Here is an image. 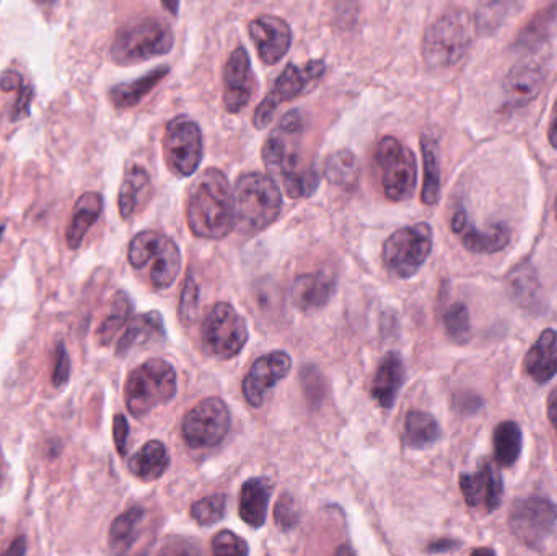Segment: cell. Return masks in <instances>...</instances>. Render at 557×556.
I'll return each instance as SVG.
<instances>
[{"label": "cell", "mask_w": 557, "mask_h": 556, "mask_svg": "<svg viewBox=\"0 0 557 556\" xmlns=\"http://www.w3.org/2000/svg\"><path fill=\"white\" fill-rule=\"evenodd\" d=\"M303 118L289 111L269 134L263 146V162L268 172L282 181L287 196L310 198L318 190L320 175L302 155Z\"/></svg>", "instance_id": "6da1fadb"}, {"label": "cell", "mask_w": 557, "mask_h": 556, "mask_svg": "<svg viewBox=\"0 0 557 556\" xmlns=\"http://www.w3.org/2000/svg\"><path fill=\"white\" fill-rule=\"evenodd\" d=\"M188 226L196 237L220 240L227 237L235 227L233 191L224 172L219 168H207L189 191Z\"/></svg>", "instance_id": "7a4b0ae2"}, {"label": "cell", "mask_w": 557, "mask_h": 556, "mask_svg": "<svg viewBox=\"0 0 557 556\" xmlns=\"http://www.w3.org/2000/svg\"><path fill=\"white\" fill-rule=\"evenodd\" d=\"M235 227L245 235L268 229L281 214L282 195L274 178L264 173H245L233 190Z\"/></svg>", "instance_id": "3957f363"}, {"label": "cell", "mask_w": 557, "mask_h": 556, "mask_svg": "<svg viewBox=\"0 0 557 556\" xmlns=\"http://www.w3.org/2000/svg\"><path fill=\"white\" fill-rule=\"evenodd\" d=\"M476 33L474 17L466 10H448L427 28L422 40V58L430 69L455 67L470 51Z\"/></svg>", "instance_id": "277c9868"}, {"label": "cell", "mask_w": 557, "mask_h": 556, "mask_svg": "<svg viewBox=\"0 0 557 556\" xmlns=\"http://www.w3.org/2000/svg\"><path fill=\"white\" fill-rule=\"evenodd\" d=\"M175 36L158 18H142L119 28L110 56L118 66H134L172 51Z\"/></svg>", "instance_id": "5b68a950"}, {"label": "cell", "mask_w": 557, "mask_h": 556, "mask_svg": "<svg viewBox=\"0 0 557 556\" xmlns=\"http://www.w3.org/2000/svg\"><path fill=\"white\" fill-rule=\"evenodd\" d=\"M176 395L175 367L163 359H149L129 374L124 400L134 418H144Z\"/></svg>", "instance_id": "8992f818"}, {"label": "cell", "mask_w": 557, "mask_h": 556, "mask_svg": "<svg viewBox=\"0 0 557 556\" xmlns=\"http://www.w3.org/2000/svg\"><path fill=\"white\" fill-rule=\"evenodd\" d=\"M129 263L134 270L149 266L150 284L155 289H168L181 270V252L175 240L158 230H144L129 243Z\"/></svg>", "instance_id": "52a82bcc"}, {"label": "cell", "mask_w": 557, "mask_h": 556, "mask_svg": "<svg viewBox=\"0 0 557 556\" xmlns=\"http://www.w3.org/2000/svg\"><path fill=\"white\" fill-rule=\"evenodd\" d=\"M375 165L386 198L395 203L413 198L417 185V164L409 147L396 137H383L375 151Z\"/></svg>", "instance_id": "ba28073f"}, {"label": "cell", "mask_w": 557, "mask_h": 556, "mask_svg": "<svg viewBox=\"0 0 557 556\" xmlns=\"http://www.w3.org/2000/svg\"><path fill=\"white\" fill-rule=\"evenodd\" d=\"M248 336L245 318L227 302L215 304L202 322V349L215 359L229 361L238 356Z\"/></svg>", "instance_id": "9c48e42d"}, {"label": "cell", "mask_w": 557, "mask_h": 556, "mask_svg": "<svg viewBox=\"0 0 557 556\" xmlns=\"http://www.w3.org/2000/svg\"><path fill=\"white\" fill-rule=\"evenodd\" d=\"M432 227L426 222L396 230L383 243L386 268L398 278H413L432 252Z\"/></svg>", "instance_id": "30bf717a"}, {"label": "cell", "mask_w": 557, "mask_h": 556, "mask_svg": "<svg viewBox=\"0 0 557 556\" xmlns=\"http://www.w3.org/2000/svg\"><path fill=\"white\" fill-rule=\"evenodd\" d=\"M325 61H310L305 66L287 64L281 76L277 77L268 95L259 103L253 116L256 129H264L271 123L276 113L277 106L282 103L292 102L307 92L321 77L325 76Z\"/></svg>", "instance_id": "8fae6325"}, {"label": "cell", "mask_w": 557, "mask_h": 556, "mask_svg": "<svg viewBox=\"0 0 557 556\" xmlns=\"http://www.w3.org/2000/svg\"><path fill=\"white\" fill-rule=\"evenodd\" d=\"M556 524V504L543 496L518 499L510 511V529L531 550L543 547L556 529Z\"/></svg>", "instance_id": "7c38bea8"}, {"label": "cell", "mask_w": 557, "mask_h": 556, "mask_svg": "<svg viewBox=\"0 0 557 556\" xmlns=\"http://www.w3.org/2000/svg\"><path fill=\"white\" fill-rule=\"evenodd\" d=\"M232 416L222 398L202 400L186 413L183 420V437L191 449H209L219 446L229 433Z\"/></svg>", "instance_id": "4fadbf2b"}, {"label": "cell", "mask_w": 557, "mask_h": 556, "mask_svg": "<svg viewBox=\"0 0 557 556\" xmlns=\"http://www.w3.org/2000/svg\"><path fill=\"white\" fill-rule=\"evenodd\" d=\"M163 152L178 177H191L198 172L202 160V133L198 123L186 116L170 121L163 137Z\"/></svg>", "instance_id": "5bb4252c"}, {"label": "cell", "mask_w": 557, "mask_h": 556, "mask_svg": "<svg viewBox=\"0 0 557 556\" xmlns=\"http://www.w3.org/2000/svg\"><path fill=\"white\" fill-rule=\"evenodd\" d=\"M292 359L284 351H272L256 359L250 371L243 379V395L246 402L259 408L266 400V395L279 384L282 379L289 376Z\"/></svg>", "instance_id": "9a60e30c"}, {"label": "cell", "mask_w": 557, "mask_h": 556, "mask_svg": "<svg viewBox=\"0 0 557 556\" xmlns=\"http://www.w3.org/2000/svg\"><path fill=\"white\" fill-rule=\"evenodd\" d=\"M255 90V76L250 56L243 46L233 49L224 72V106L229 113H240L250 103Z\"/></svg>", "instance_id": "2e32d148"}, {"label": "cell", "mask_w": 557, "mask_h": 556, "mask_svg": "<svg viewBox=\"0 0 557 556\" xmlns=\"http://www.w3.org/2000/svg\"><path fill=\"white\" fill-rule=\"evenodd\" d=\"M248 30L264 64L274 66L289 53L292 31L286 20L274 15H261L250 23Z\"/></svg>", "instance_id": "e0dca14e"}, {"label": "cell", "mask_w": 557, "mask_h": 556, "mask_svg": "<svg viewBox=\"0 0 557 556\" xmlns=\"http://www.w3.org/2000/svg\"><path fill=\"white\" fill-rule=\"evenodd\" d=\"M460 490L470 508H484L492 512L500 506L504 483L499 470L489 462H483L476 472L461 475Z\"/></svg>", "instance_id": "ac0fdd59"}, {"label": "cell", "mask_w": 557, "mask_h": 556, "mask_svg": "<svg viewBox=\"0 0 557 556\" xmlns=\"http://www.w3.org/2000/svg\"><path fill=\"white\" fill-rule=\"evenodd\" d=\"M452 230L460 235L461 243L466 250L473 253L502 252L510 243V229L505 224H496L491 229L479 230L471 224L465 209H458L452 217Z\"/></svg>", "instance_id": "d6986e66"}, {"label": "cell", "mask_w": 557, "mask_h": 556, "mask_svg": "<svg viewBox=\"0 0 557 556\" xmlns=\"http://www.w3.org/2000/svg\"><path fill=\"white\" fill-rule=\"evenodd\" d=\"M544 85V71L540 64L528 61L517 64L505 77L502 85L504 105L523 108L538 98Z\"/></svg>", "instance_id": "ffe728a7"}, {"label": "cell", "mask_w": 557, "mask_h": 556, "mask_svg": "<svg viewBox=\"0 0 557 556\" xmlns=\"http://www.w3.org/2000/svg\"><path fill=\"white\" fill-rule=\"evenodd\" d=\"M336 291V279L331 274L307 273L295 278L292 284V304L303 312L325 307Z\"/></svg>", "instance_id": "44dd1931"}, {"label": "cell", "mask_w": 557, "mask_h": 556, "mask_svg": "<svg viewBox=\"0 0 557 556\" xmlns=\"http://www.w3.org/2000/svg\"><path fill=\"white\" fill-rule=\"evenodd\" d=\"M406 380V367L398 353H388L373 377L372 397L386 410L393 408Z\"/></svg>", "instance_id": "7402d4cb"}, {"label": "cell", "mask_w": 557, "mask_h": 556, "mask_svg": "<svg viewBox=\"0 0 557 556\" xmlns=\"http://www.w3.org/2000/svg\"><path fill=\"white\" fill-rule=\"evenodd\" d=\"M272 483L268 478H250L243 483L240 491V508L238 514L242 521L253 529L264 526L268 516V504L271 499Z\"/></svg>", "instance_id": "603a6c76"}, {"label": "cell", "mask_w": 557, "mask_h": 556, "mask_svg": "<svg viewBox=\"0 0 557 556\" xmlns=\"http://www.w3.org/2000/svg\"><path fill=\"white\" fill-rule=\"evenodd\" d=\"M525 371L536 384H546L557 374V331L544 330L525 358Z\"/></svg>", "instance_id": "cb8c5ba5"}, {"label": "cell", "mask_w": 557, "mask_h": 556, "mask_svg": "<svg viewBox=\"0 0 557 556\" xmlns=\"http://www.w3.org/2000/svg\"><path fill=\"white\" fill-rule=\"evenodd\" d=\"M103 212V196L97 191H87L80 196L72 211L71 222L67 227V247L77 250L82 245L88 230L92 229Z\"/></svg>", "instance_id": "d4e9b609"}, {"label": "cell", "mask_w": 557, "mask_h": 556, "mask_svg": "<svg viewBox=\"0 0 557 556\" xmlns=\"http://www.w3.org/2000/svg\"><path fill=\"white\" fill-rule=\"evenodd\" d=\"M167 335L163 317L157 310L136 315L129 322L128 328L124 330L116 345V354L126 356L136 346L147 345L150 341L162 340Z\"/></svg>", "instance_id": "484cf974"}, {"label": "cell", "mask_w": 557, "mask_h": 556, "mask_svg": "<svg viewBox=\"0 0 557 556\" xmlns=\"http://www.w3.org/2000/svg\"><path fill=\"white\" fill-rule=\"evenodd\" d=\"M170 74V67L160 66L154 71L147 72L145 76L139 79L132 80V82H124V84L115 85L111 87L108 97L110 102L113 103L118 110H128L134 108L149 95L152 90L162 82L165 77Z\"/></svg>", "instance_id": "4316f807"}, {"label": "cell", "mask_w": 557, "mask_h": 556, "mask_svg": "<svg viewBox=\"0 0 557 556\" xmlns=\"http://www.w3.org/2000/svg\"><path fill=\"white\" fill-rule=\"evenodd\" d=\"M170 455L167 447L160 441H149L132 455L129 472L142 481H155L167 472Z\"/></svg>", "instance_id": "83f0119b"}, {"label": "cell", "mask_w": 557, "mask_h": 556, "mask_svg": "<svg viewBox=\"0 0 557 556\" xmlns=\"http://www.w3.org/2000/svg\"><path fill=\"white\" fill-rule=\"evenodd\" d=\"M150 177L147 170L139 165H132L124 173L123 183L119 188L118 208L123 219H129L139 209L149 195Z\"/></svg>", "instance_id": "f1b7e54d"}, {"label": "cell", "mask_w": 557, "mask_h": 556, "mask_svg": "<svg viewBox=\"0 0 557 556\" xmlns=\"http://www.w3.org/2000/svg\"><path fill=\"white\" fill-rule=\"evenodd\" d=\"M557 28V5H551L548 9H543L531 18L530 22L518 33L514 48L518 53L523 51H535L543 46L553 35Z\"/></svg>", "instance_id": "f546056e"}, {"label": "cell", "mask_w": 557, "mask_h": 556, "mask_svg": "<svg viewBox=\"0 0 557 556\" xmlns=\"http://www.w3.org/2000/svg\"><path fill=\"white\" fill-rule=\"evenodd\" d=\"M442 436L439 423L426 411H409L404 420V442L416 451L427 449Z\"/></svg>", "instance_id": "4dcf8cb0"}, {"label": "cell", "mask_w": 557, "mask_h": 556, "mask_svg": "<svg viewBox=\"0 0 557 556\" xmlns=\"http://www.w3.org/2000/svg\"><path fill=\"white\" fill-rule=\"evenodd\" d=\"M144 519L145 509L141 506H134L116 517L110 527V547L115 552H129L136 542Z\"/></svg>", "instance_id": "1f68e13d"}, {"label": "cell", "mask_w": 557, "mask_h": 556, "mask_svg": "<svg viewBox=\"0 0 557 556\" xmlns=\"http://www.w3.org/2000/svg\"><path fill=\"white\" fill-rule=\"evenodd\" d=\"M422 157H424V186H422V203L434 206L440 198V162L439 147L432 137L421 139Z\"/></svg>", "instance_id": "d6a6232c"}, {"label": "cell", "mask_w": 557, "mask_h": 556, "mask_svg": "<svg viewBox=\"0 0 557 556\" xmlns=\"http://www.w3.org/2000/svg\"><path fill=\"white\" fill-rule=\"evenodd\" d=\"M522 429L515 421H504L494 431V455L497 464L512 467L522 454Z\"/></svg>", "instance_id": "836d02e7"}, {"label": "cell", "mask_w": 557, "mask_h": 556, "mask_svg": "<svg viewBox=\"0 0 557 556\" xmlns=\"http://www.w3.org/2000/svg\"><path fill=\"white\" fill-rule=\"evenodd\" d=\"M132 309H134V305H132L128 292H116L113 302H111L110 314L103 320L101 327L98 328V341H100V345L108 346L111 341L115 340L119 330L129 322Z\"/></svg>", "instance_id": "e575fe53"}, {"label": "cell", "mask_w": 557, "mask_h": 556, "mask_svg": "<svg viewBox=\"0 0 557 556\" xmlns=\"http://www.w3.org/2000/svg\"><path fill=\"white\" fill-rule=\"evenodd\" d=\"M514 4L515 0H479L478 10L474 14L478 35H492L499 30Z\"/></svg>", "instance_id": "d590c367"}, {"label": "cell", "mask_w": 557, "mask_h": 556, "mask_svg": "<svg viewBox=\"0 0 557 556\" xmlns=\"http://www.w3.org/2000/svg\"><path fill=\"white\" fill-rule=\"evenodd\" d=\"M326 180L336 186H352L359 175L357 157L349 149L329 155L325 165Z\"/></svg>", "instance_id": "8d00e7d4"}, {"label": "cell", "mask_w": 557, "mask_h": 556, "mask_svg": "<svg viewBox=\"0 0 557 556\" xmlns=\"http://www.w3.org/2000/svg\"><path fill=\"white\" fill-rule=\"evenodd\" d=\"M443 327L447 331L448 338L455 341L457 345H465L471 338L470 312L463 302H455L448 307L443 314Z\"/></svg>", "instance_id": "74e56055"}, {"label": "cell", "mask_w": 557, "mask_h": 556, "mask_svg": "<svg viewBox=\"0 0 557 556\" xmlns=\"http://www.w3.org/2000/svg\"><path fill=\"white\" fill-rule=\"evenodd\" d=\"M510 291L514 294L518 304H535L536 292H538V278L535 268L531 266H518L515 273L509 278Z\"/></svg>", "instance_id": "f35d334b"}, {"label": "cell", "mask_w": 557, "mask_h": 556, "mask_svg": "<svg viewBox=\"0 0 557 556\" xmlns=\"http://www.w3.org/2000/svg\"><path fill=\"white\" fill-rule=\"evenodd\" d=\"M225 509H227V496L224 493H217L196 501L191 506V517L198 522L199 526H212L215 522L224 519Z\"/></svg>", "instance_id": "ab89813d"}, {"label": "cell", "mask_w": 557, "mask_h": 556, "mask_svg": "<svg viewBox=\"0 0 557 556\" xmlns=\"http://www.w3.org/2000/svg\"><path fill=\"white\" fill-rule=\"evenodd\" d=\"M199 317V284L193 274H188L185 286L181 291L180 305H178V318L185 327H191L198 322Z\"/></svg>", "instance_id": "60d3db41"}, {"label": "cell", "mask_w": 557, "mask_h": 556, "mask_svg": "<svg viewBox=\"0 0 557 556\" xmlns=\"http://www.w3.org/2000/svg\"><path fill=\"white\" fill-rule=\"evenodd\" d=\"M212 552L215 555L243 556L250 553V548H248V543L242 537L233 534L232 530H222L212 540Z\"/></svg>", "instance_id": "b9f144b4"}, {"label": "cell", "mask_w": 557, "mask_h": 556, "mask_svg": "<svg viewBox=\"0 0 557 556\" xmlns=\"http://www.w3.org/2000/svg\"><path fill=\"white\" fill-rule=\"evenodd\" d=\"M303 393L307 395L310 402H321L325 398L326 384L321 372L315 366H307L302 369Z\"/></svg>", "instance_id": "7bdbcfd3"}, {"label": "cell", "mask_w": 557, "mask_h": 556, "mask_svg": "<svg viewBox=\"0 0 557 556\" xmlns=\"http://www.w3.org/2000/svg\"><path fill=\"white\" fill-rule=\"evenodd\" d=\"M274 517H276L277 526L281 527L284 532L294 529L299 524V511H297L292 496H281V499L277 501L276 509H274Z\"/></svg>", "instance_id": "ee69618b"}, {"label": "cell", "mask_w": 557, "mask_h": 556, "mask_svg": "<svg viewBox=\"0 0 557 556\" xmlns=\"http://www.w3.org/2000/svg\"><path fill=\"white\" fill-rule=\"evenodd\" d=\"M54 358L56 361H54L53 385L59 389L62 385H66L71 377V358L64 341H59Z\"/></svg>", "instance_id": "f6af8a7d"}, {"label": "cell", "mask_w": 557, "mask_h": 556, "mask_svg": "<svg viewBox=\"0 0 557 556\" xmlns=\"http://www.w3.org/2000/svg\"><path fill=\"white\" fill-rule=\"evenodd\" d=\"M35 98V90L27 82H23L22 87L17 90V98H15L14 108L10 120L18 121L30 115V106Z\"/></svg>", "instance_id": "bcb514c9"}, {"label": "cell", "mask_w": 557, "mask_h": 556, "mask_svg": "<svg viewBox=\"0 0 557 556\" xmlns=\"http://www.w3.org/2000/svg\"><path fill=\"white\" fill-rule=\"evenodd\" d=\"M113 437H115V446L121 457L128 454L129 441V423L124 415H116L113 420Z\"/></svg>", "instance_id": "7dc6e473"}, {"label": "cell", "mask_w": 557, "mask_h": 556, "mask_svg": "<svg viewBox=\"0 0 557 556\" xmlns=\"http://www.w3.org/2000/svg\"><path fill=\"white\" fill-rule=\"evenodd\" d=\"M23 79L22 74L17 71H5L0 77V90L2 92H17L22 87Z\"/></svg>", "instance_id": "c3c4849f"}, {"label": "cell", "mask_w": 557, "mask_h": 556, "mask_svg": "<svg viewBox=\"0 0 557 556\" xmlns=\"http://www.w3.org/2000/svg\"><path fill=\"white\" fill-rule=\"evenodd\" d=\"M458 547H460V542H455V540L440 539L430 543L429 548H427V552L430 553L450 552V550H455V548Z\"/></svg>", "instance_id": "681fc988"}, {"label": "cell", "mask_w": 557, "mask_h": 556, "mask_svg": "<svg viewBox=\"0 0 557 556\" xmlns=\"http://www.w3.org/2000/svg\"><path fill=\"white\" fill-rule=\"evenodd\" d=\"M455 402L460 405L461 411H476L479 410V406L483 405L481 398L471 397V395H465L463 398H457Z\"/></svg>", "instance_id": "f907efd6"}, {"label": "cell", "mask_w": 557, "mask_h": 556, "mask_svg": "<svg viewBox=\"0 0 557 556\" xmlns=\"http://www.w3.org/2000/svg\"><path fill=\"white\" fill-rule=\"evenodd\" d=\"M4 553L5 555H25L27 553V539L20 535Z\"/></svg>", "instance_id": "816d5d0a"}, {"label": "cell", "mask_w": 557, "mask_h": 556, "mask_svg": "<svg viewBox=\"0 0 557 556\" xmlns=\"http://www.w3.org/2000/svg\"><path fill=\"white\" fill-rule=\"evenodd\" d=\"M548 416L549 421H551V424H553L554 429L557 431V387L553 392L549 393Z\"/></svg>", "instance_id": "f5cc1de1"}, {"label": "cell", "mask_w": 557, "mask_h": 556, "mask_svg": "<svg viewBox=\"0 0 557 556\" xmlns=\"http://www.w3.org/2000/svg\"><path fill=\"white\" fill-rule=\"evenodd\" d=\"M548 139L549 144L557 149V100L556 105H554L553 116H551V124H549Z\"/></svg>", "instance_id": "db71d44e"}, {"label": "cell", "mask_w": 557, "mask_h": 556, "mask_svg": "<svg viewBox=\"0 0 557 556\" xmlns=\"http://www.w3.org/2000/svg\"><path fill=\"white\" fill-rule=\"evenodd\" d=\"M162 4L172 15L178 14L180 10V0H162Z\"/></svg>", "instance_id": "11a10c76"}, {"label": "cell", "mask_w": 557, "mask_h": 556, "mask_svg": "<svg viewBox=\"0 0 557 556\" xmlns=\"http://www.w3.org/2000/svg\"><path fill=\"white\" fill-rule=\"evenodd\" d=\"M36 5H53L58 2V0H33Z\"/></svg>", "instance_id": "9f6ffc18"}, {"label": "cell", "mask_w": 557, "mask_h": 556, "mask_svg": "<svg viewBox=\"0 0 557 556\" xmlns=\"http://www.w3.org/2000/svg\"><path fill=\"white\" fill-rule=\"evenodd\" d=\"M473 553H496V552H492V550H486V548H479V550H474Z\"/></svg>", "instance_id": "6f0895ef"}, {"label": "cell", "mask_w": 557, "mask_h": 556, "mask_svg": "<svg viewBox=\"0 0 557 556\" xmlns=\"http://www.w3.org/2000/svg\"><path fill=\"white\" fill-rule=\"evenodd\" d=\"M4 478H5L4 467L0 465V485H2V481H4Z\"/></svg>", "instance_id": "680465c9"}, {"label": "cell", "mask_w": 557, "mask_h": 556, "mask_svg": "<svg viewBox=\"0 0 557 556\" xmlns=\"http://www.w3.org/2000/svg\"><path fill=\"white\" fill-rule=\"evenodd\" d=\"M5 226H0V239H2V234H4Z\"/></svg>", "instance_id": "91938a15"}, {"label": "cell", "mask_w": 557, "mask_h": 556, "mask_svg": "<svg viewBox=\"0 0 557 556\" xmlns=\"http://www.w3.org/2000/svg\"><path fill=\"white\" fill-rule=\"evenodd\" d=\"M554 211H556V219H557V198H556V204H554Z\"/></svg>", "instance_id": "94428289"}]
</instances>
